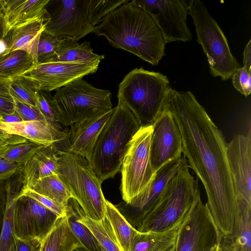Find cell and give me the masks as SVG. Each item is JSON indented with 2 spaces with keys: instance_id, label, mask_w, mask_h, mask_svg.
Returning a JSON list of instances; mask_svg holds the SVG:
<instances>
[{
  "instance_id": "obj_1",
  "label": "cell",
  "mask_w": 251,
  "mask_h": 251,
  "mask_svg": "<svg viewBox=\"0 0 251 251\" xmlns=\"http://www.w3.org/2000/svg\"><path fill=\"white\" fill-rule=\"evenodd\" d=\"M165 107L180 131L184 157L205 188L206 204L220 234L230 233L238 204L224 136L190 91L171 87Z\"/></svg>"
},
{
  "instance_id": "obj_2",
  "label": "cell",
  "mask_w": 251,
  "mask_h": 251,
  "mask_svg": "<svg viewBox=\"0 0 251 251\" xmlns=\"http://www.w3.org/2000/svg\"><path fill=\"white\" fill-rule=\"evenodd\" d=\"M104 36L113 47L157 65L165 55L166 43L151 16L131 3H125L106 15L93 32Z\"/></svg>"
},
{
  "instance_id": "obj_3",
  "label": "cell",
  "mask_w": 251,
  "mask_h": 251,
  "mask_svg": "<svg viewBox=\"0 0 251 251\" xmlns=\"http://www.w3.org/2000/svg\"><path fill=\"white\" fill-rule=\"evenodd\" d=\"M141 127L131 110L118 100L97 139L89 161L101 183L120 172L128 144Z\"/></svg>"
},
{
  "instance_id": "obj_4",
  "label": "cell",
  "mask_w": 251,
  "mask_h": 251,
  "mask_svg": "<svg viewBox=\"0 0 251 251\" xmlns=\"http://www.w3.org/2000/svg\"><path fill=\"white\" fill-rule=\"evenodd\" d=\"M128 0H50L45 31L78 41L93 32L103 18Z\"/></svg>"
},
{
  "instance_id": "obj_5",
  "label": "cell",
  "mask_w": 251,
  "mask_h": 251,
  "mask_svg": "<svg viewBox=\"0 0 251 251\" xmlns=\"http://www.w3.org/2000/svg\"><path fill=\"white\" fill-rule=\"evenodd\" d=\"M170 87L166 75L135 68L119 84L118 99L133 113L141 126L146 127L152 126L164 109Z\"/></svg>"
},
{
  "instance_id": "obj_6",
  "label": "cell",
  "mask_w": 251,
  "mask_h": 251,
  "mask_svg": "<svg viewBox=\"0 0 251 251\" xmlns=\"http://www.w3.org/2000/svg\"><path fill=\"white\" fill-rule=\"evenodd\" d=\"M57 175L82 209L85 215L94 221L105 215V199L100 180L89 161L67 150L58 152Z\"/></svg>"
},
{
  "instance_id": "obj_7",
  "label": "cell",
  "mask_w": 251,
  "mask_h": 251,
  "mask_svg": "<svg viewBox=\"0 0 251 251\" xmlns=\"http://www.w3.org/2000/svg\"><path fill=\"white\" fill-rule=\"evenodd\" d=\"M188 11L195 26L197 41L206 56L211 75L220 76L222 80L230 78L242 66L232 54L223 31L202 1L188 0Z\"/></svg>"
},
{
  "instance_id": "obj_8",
  "label": "cell",
  "mask_w": 251,
  "mask_h": 251,
  "mask_svg": "<svg viewBox=\"0 0 251 251\" xmlns=\"http://www.w3.org/2000/svg\"><path fill=\"white\" fill-rule=\"evenodd\" d=\"M199 190L198 179H194L187 163L174 176L162 200L137 230L161 231L169 228L190 210Z\"/></svg>"
},
{
  "instance_id": "obj_9",
  "label": "cell",
  "mask_w": 251,
  "mask_h": 251,
  "mask_svg": "<svg viewBox=\"0 0 251 251\" xmlns=\"http://www.w3.org/2000/svg\"><path fill=\"white\" fill-rule=\"evenodd\" d=\"M53 99L64 126L113 108L110 91L96 88L82 78L56 90Z\"/></svg>"
},
{
  "instance_id": "obj_10",
  "label": "cell",
  "mask_w": 251,
  "mask_h": 251,
  "mask_svg": "<svg viewBox=\"0 0 251 251\" xmlns=\"http://www.w3.org/2000/svg\"><path fill=\"white\" fill-rule=\"evenodd\" d=\"M152 131V126L141 127L130 141L125 153L120 170V191L125 202H129L142 193L155 176L150 158Z\"/></svg>"
},
{
  "instance_id": "obj_11",
  "label": "cell",
  "mask_w": 251,
  "mask_h": 251,
  "mask_svg": "<svg viewBox=\"0 0 251 251\" xmlns=\"http://www.w3.org/2000/svg\"><path fill=\"white\" fill-rule=\"evenodd\" d=\"M187 163L186 159L182 156L169 162L157 171L151 182L142 193L129 202L122 201L116 207L137 229L162 200L174 176Z\"/></svg>"
},
{
  "instance_id": "obj_12",
  "label": "cell",
  "mask_w": 251,
  "mask_h": 251,
  "mask_svg": "<svg viewBox=\"0 0 251 251\" xmlns=\"http://www.w3.org/2000/svg\"><path fill=\"white\" fill-rule=\"evenodd\" d=\"M220 237L208 207L201 200L199 190L179 227L175 251H212L219 243Z\"/></svg>"
},
{
  "instance_id": "obj_13",
  "label": "cell",
  "mask_w": 251,
  "mask_h": 251,
  "mask_svg": "<svg viewBox=\"0 0 251 251\" xmlns=\"http://www.w3.org/2000/svg\"><path fill=\"white\" fill-rule=\"evenodd\" d=\"M131 3L142 8L153 18L166 43L188 42L192 39L186 24L188 1L184 0H133Z\"/></svg>"
},
{
  "instance_id": "obj_14",
  "label": "cell",
  "mask_w": 251,
  "mask_h": 251,
  "mask_svg": "<svg viewBox=\"0 0 251 251\" xmlns=\"http://www.w3.org/2000/svg\"><path fill=\"white\" fill-rule=\"evenodd\" d=\"M59 218L34 199L18 195L13 214V234L21 239L41 241Z\"/></svg>"
},
{
  "instance_id": "obj_15",
  "label": "cell",
  "mask_w": 251,
  "mask_h": 251,
  "mask_svg": "<svg viewBox=\"0 0 251 251\" xmlns=\"http://www.w3.org/2000/svg\"><path fill=\"white\" fill-rule=\"evenodd\" d=\"M101 60L89 63L52 62L35 65L20 75L29 80L37 91L50 92L84 76L95 73Z\"/></svg>"
},
{
  "instance_id": "obj_16",
  "label": "cell",
  "mask_w": 251,
  "mask_h": 251,
  "mask_svg": "<svg viewBox=\"0 0 251 251\" xmlns=\"http://www.w3.org/2000/svg\"><path fill=\"white\" fill-rule=\"evenodd\" d=\"M251 123L248 119L244 133L226 143V156L238 201L251 204Z\"/></svg>"
},
{
  "instance_id": "obj_17",
  "label": "cell",
  "mask_w": 251,
  "mask_h": 251,
  "mask_svg": "<svg viewBox=\"0 0 251 251\" xmlns=\"http://www.w3.org/2000/svg\"><path fill=\"white\" fill-rule=\"evenodd\" d=\"M152 126L150 158L156 173L169 162L182 156V138L173 115L166 107Z\"/></svg>"
},
{
  "instance_id": "obj_18",
  "label": "cell",
  "mask_w": 251,
  "mask_h": 251,
  "mask_svg": "<svg viewBox=\"0 0 251 251\" xmlns=\"http://www.w3.org/2000/svg\"><path fill=\"white\" fill-rule=\"evenodd\" d=\"M114 108L85 118L71 126L67 132L68 150L90 161L97 139Z\"/></svg>"
},
{
  "instance_id": "obj_19",
  "label": "cell",
  "mask_w": 251,
  "mask_h": 251,
  "mask_svg": "<svg viewBox=\"0 0 251 251\" xmlns=\"http://www.w3.org/2000/svg\"><path fill=\"white\" fill-rule=\"evenodd\" d=\"M50 0H0L2 39L12 29L44 19H49L47 6Z\"/></svg>"
},
{
  "instance_id": "obj_20",
  "label": "cell",
  "mask_w": 251,
  "mask_h": 251,
  "mask_svg": "<svg viewBox=\"0 0 251 251\" xmlns=\"http://www.w3.org/2000/svg\"><path fill=\"white\" fill-rule=\"evenodd\" d=\"M62 125L43 121H21L2 123V129L7 134L22 136L42 145L55 144L57 147L67 142V131Z\"/></svg>"
},
{
  "instance_id": "obj_21",
  "label": "cell",
  "mask_w": 251,
  "mask_h": 251,
  "mask_svg": "<svg viewBox=\"0 0 251 251\" xmlns=\"http://www.w3.org/2000/svg\"><path fill=\"white\" fill-rule=\"evenodd\" d=\"M59 151L55 144L40 147L21 169L22 188H31L39 179L57 174Z\"/></svg>"
},
{
  "instance_id": "obj_22",
  "label": "cell",
  "mask_w": 251,
  "mask_h": 251,
  "mask_svg": "<svg viewBox=\"0 0 251 251\" xmlns=\"http://www.w3.org/2000/svg\"><path fill=\"white\" fill-rule=\"evenodd\" d=\"M238 213L232 232L220 235L222 251H251V204L237 202Z\"/></svg>"
},
{
  "instance_id": "obj_23",
  "label": "cell",
  "mask_w": 251,
  "mask_h": 251,
  "mask_svg": "<svg viewBox=\"0 0 251 251\" xmlns=\"http://www.w3.org/2000/svg\"><path fill=\"white\" fill-rule=\"evenodd\" d=\"M48 20L34 21L11 30L3 38L6 43V49L3 54L16 50H23L33 58L36 65L39 38Z\"/></svg>"
},
{
  "instance_id": "obj_24",
  "label": "cell",
  "mask_w": 251,
  "mask_h": 251,
  "mask_svg": "<svg viewBox=\"0 0 251 251\" xmlns=\"http://www.w3.org/2000/svg\"><path fill=\"white\" fill-rule=\"evenodd\" d=\"M188 211L173 226L165 230L139 231L136 229L132 237L130 251L170 250L176 245L179 227Z\"/></svg>"
},
{
  "instance_id": "obj_25",
  "label": "cell",
  "mask_w": 251,
  "mask_h": 251,
  "mask_svg": "<svg viewBox=\"0 0 251 251\" xmlns=\"http://www.w3.org/2000/svg\"><path fill=\"white\" fill-rule=\"evenodd\" d=\"M80 248L83 247L72 231L66 216L58 219L36 251H74Z\"/></svg>"
},
{
  "instance_id": "obj_26",
  "label": "cell",
  "mask_w": 251,
  "mask_h": 251,
  "mask_svg": "<svg viewBox=\"0 0 251 251\" xmlns=\"http://www.w3.org/2000/svg\"><path fill=\"white\" fill-rule=\"evenodd\" d=\"M104 218L112 235L123 251H130L134 228L115 205L105 199Z\"/></svg>"
},
{
  "instance_id": "obj_27",
  "label": "cell",
  "mask_w": 251,
  "mask_h": 251,
  "mask_svg": "<svg viewBox=\"0 0 251 251\" xmlns=\"http://www.w3.org/2000/svg\"><path fill=\"white\" fill-rule=\"evenodd\" d=\"M104 58V55L93 52L89 42L84 41L80 44L74 39L62 38L51 62L89 63Z\"/></svg>"
},
{
  "instance_id": "obj_28",
  "label": "cell",
  "mask_w": 251,
  "mask_h": 251,
  "mask_svg": "<svg viewBox=\"0 0 251 251\" xmlns=\"http://www.w3.org/2000/svg\"><path fill=\"white\" fill-rule=\"evenodd\" d=\"M69 226L77 239L87 251H101L99 243L90 230L78 221L82 209L73 198L69 200L66 206Z\"/></svg>"
},
{
  "instance_id": "obj_29",
  "label": "cell",
  "mask_w": 251,
  "mask_h": 251,
  "mask_svg": "<svg viewBox=\"0 0 251 251\" xmlns=\"http://www.w3.org/2000/svg\"><path fill=\"white\" fill-rule=\"evenodd\" d=\"M35 65L27 52L16 50L0 55V75L9 78L20 76Z\"/></svg>"
},
{
  "instance_id": "obj_30",
  "label": "cell",
  "mask_w": 251,
  "mask_h": 251,
  "mask_svg": "<svg viewBox=\"0 0 251 251\" xmlns=\"http://www.w3.org/2000/svg\"><path fill=\"white\" fill-rule=\"evenodd\" d=\"M30 189L66 207L70 199L73 198L57 174L39 179Z\"/></svg>"
},
{
  "instance_id": "obj_31",
  "label": "cell",
  "mask_w": 251,
  "mask_h": 251,
  "mask_svg": "<svg viewBox=\"0 0 251 251\" xmlns=\"http://www.w3.org/2000/svg\"><path fill=\"white\" fill-rule=\"evenodd\" d=\"M78 221L92 232L101 251H123L115 240L104 217L101 221H94L87 217L82 210Z\"/></svg>"
},
{
  "instance_id": "obj_32",
  "label": "cell",
  "mask_w": 251,
  "mask_h": 251,
  "mask_svg": "<svg viewBox=\"0 0 251 251\" xmlns=\"http://www.w3.org/2000/svg\"><path fill=\"white\" fill-rule=\"evenodd\" d=\"M10 93L12 98L21 102L36 106L37 90L32 83L22 76L11 79Z\"/></svg>"
},
{
  "instance_id": "obj_33",
  "label": "cell",
  "mask_w": 251,
  "mask_h": 251,
  "mask_svg": "<svg viewBox=\"0 0 251 251\" xmlns=\"http://www.w3.org/2000/svg\"><path fill=\"white\" fill-rule=\"evenodd\" d=\"M42 145L27 140L10 147L0 156L20 164L22 167L32 157Z\"/></svg>"
},
{
  "instance_id": "obj_34",
  "label": "cell",
  "mask_w": 251,
  "mask_h": 251,
  "mask_svg": "<svg viewBox=\"0 0 251 251\" xmlns=\"http://www.w3.org/2000/svg\"><path fill=\"white\" fill-rule=\"evenodd\" d=\"M20 184H22L20 170L11 178L0 180V234L8 202L13 201L19 194L17 186Z\"/></svg>"
},
{
  "instance_id": "obj_35",
  "label": "cell",
  "mask_w": 251,
  "mask_h": 251,
  "mask_svg": "<svg viewBox=\"0 0 251 251\" xmlns=\"http://www.w3.org/2000/svg\"><path fill=\"white\" fill-rule=\"evenodd\" d=\"M62 38L56 37L44 30L41 34L37 52V64L51 62Z\"/></svg>"
},
{
  "instance_id": "obj_36",
  "label": "cell",
  "mask_w": 251,
  "mask_h": 251,
  "mask_svg": "<svg viewBox=\"0 0 251 251\" xmlns=\"http://www.w3.org/2000/svg\"><path fill=\"white\" fill-rule=\"evenodd\" d=\"M15 199L8 202L0 234V251H10L15 246L13 236V214Z\"/></svg>"
},
{
  "instance_id": "obj_37",
  "label": "cell",
  "mask_w": 251,
  "mask_h": 251,
  "mask_svg": "<svg viewBox=\"0 0 251 251\" xmlns=\"http://www.w3.org/2000/svg\"><path fill=\"white\" fill-rule=\"evenodd\" d=\"M36 106L49 123L56 125H61L59 114L53 96L50 95V92L37 91Z\"/></svg>"
},
{
  "instance_id": "obj_38",
  "label": "cell",
  "mask_w": 251,
  "mask_h": 251,
  "mask_svg": "<svg viewBox=\"0 0 251 251\" xmlns=\"http://www.w3.org/2000/svg\"><path fill=\"white\" fill-rule=\"evenodd\" d=\"M11 79L0 75V117L3 118L15 112L14 100L9 91Z\"/></svg>"
},
{
  "instance_id": "obj_39",
  "label": "cell",
  "mask_w": 251,
  "mask_h": 251,
  "mask_svg": "<svg viewBox=\"0 0 251 251\" xmlns=\"http://www.w3.org/2000/svg\"><path fill=\"white\" fill-rule=\"evenodd\" d=\"M19 195L27 196L34 199L45 207L53 212L59 217H63L67 216L66 206L35 192L30 188H22Z\"/></svg>"
},
{
  "instance_id": "obj_40",
  "label": "cell",
  "mask_w": 251,
  "mask_h": 251,
  "mask_svg": "<svg viewBox=\"0 0 251 251\" xmlns=\"http://www.w3.org/2000/svg\"><path fill=\"white\" fill-rule=\"evenodd\" d=\"M13 100L15 112L22 121H38L48 122L37 106L23 103L14 99Z\"/></svg>"
},
{
  "instance_id": "obj_41",
  "label": "cell",
  "mask_w": 251,
  "mask_h": 251,
  "mask_svg": "<svg viewBox=\"0 0 251 251\" xmlns=\"http://www.w3.org/2000/svg\"><path fill=\"white\" fill-rule=\"evenodd\" d=\"M234 87L242 94L248 97L251 92V72L243 66L236 70L231 77Z\"/></svg>"
},
{
  "instance_id": "obj_42",
  "label": "cell",
  "mask_w": 251,
  "mask_h": 251,
  "mask_svg": "<svg viewBox=\"0 0 251 251\" xmlns=\"http://www.w3.org/2000/svg\"><path fill=\"white\" fill-rule=\"evenodd\" d=\"M22 167L20 164L6 160L0 155V180L11 178Z\"/></svg>"
},
{
  "instance_id": "obj_43",
  "label": "cell",
  "mask_w": 251,
  "mask_h": 251,
  "mask_svg": "<svg viewBox=\"0 0 251 251\" xmlns=\"http://www.w3.org/2000/svg\"><path fill=\"white\" fill-rule=\"evenodd\" d=\"M25 138L17 135L7 134L0 136V155L13 145L25 142Z\"/></svg>"
},
{
  "instance_id": "obj_44",
  "label": "cell",
  "mask_w": 251,
  "mask_h": 251,
  "mask_svg": "<svg viewBox=\"0 0 251 251\" xmlns=\"http://www.w3.org/2000/svg\"><path fill=\"white\" fill-rule=\"evenodd\" d=\"M14 236L15 251H36L40 241L20 239Z\"/></svg>"
},
{
  "instance_id": "obj_45",
  "label": "cell",
  "mask_w": 251,
  "mask_h": 251,
  "mask_svg": "<svg viewBox=\"0 0 251 251\" xmlns=\"http://www.w3.org/2000/svg\"><path fill=\"white\" fill-rule=\"evenodd\" d=\"M243 67L249 72H251V39L245 47L243 52Z\"/></svg>"
},
{
  "instance_id": "obj_46",
  "label": "cell",
  "mask_w": 251,
  "mask_h": 251,
  "mask_svg": "<svg viewBox=\"0 0 251 251\" xmlns=\"http://www.w3.org/2000/svg\"><path fill=\"white\" fill-rule=\"evenodd\" d=\"M6 49V43L4 39L0 38V55L3 54Z\"/></svg>"
},
{
  "instance_id": "obj_47",
  "label": "cell",
  "mask_w": 251,
  "mask_h": 251,
  "mask_svg": "<svg viewBox=\"0 0 251 251\" xmlns=\"http://www.w3.org/2000/svg\"><path fill=\"white\" fill-rule=\"evenodd\" d=\"M3 35V25L2 21V17L0 12V38H2Z\"/></svg>"
},
{
  "instance_id": "obj_48",
  "label": "cell",
  "mask_w": 251,
  "mask_h": 251,
  "mask_svg": "<svg viewBox=\"0 0 251 251\" xmlns=\"http://www.w3.org/2000/svg\"><path fill=\"white\" fill-rule=\"evenodd\" d=\"M212 251H222L219 243L216 244L212 248Z\"/></svg>"
},
{
  "instance_id": "obj_49",
  "label": "cell",
  "mask_w": 251,
  "mask_h": 251,
  "mask_svg": "<svg viewBox=\"0 0 251 251\" xmlns=\"http://www.w3.org/2000/svg\"><path fill=\"white\" fill-rule=\"evenodd\" d=\"M3 122H4V119L3 118L0 117V129H2V123Z\"/></svg>"
},
{
  "instance_id": "obj_50",
  "label": "cell",
  "mask_w": 251,
  "mask_h": 251,
  "mask_svg": "<svg viewBox=\"0 0 251 251\" xmlns=\"http://www.w3.org/2000/svg\"><path fill=\"white\" fill-rule=\"evenodd\" d=\"M74 251H87L86 250H85L83 248H77L74 250Z\"/></svg>"
},
{
  "instance_id": "obj_51",
  "label": "cell",
  "mask_w": 251,
  "mask_h": 251,
  "mask_svg": "<svg viewBox=\"0 0 251 251\" xmlns=\"http://www.w3.org/2000/svg\"><path fill=\"white\" fill-rule=\"evenodd\" d=\"M7 134L3 130L0 129V136H3Z\"/></svg>"
},
{
  "instance_id": "obj_52",
  "label": "cell",
  "mask_w": 251,
  "mask_h": 251,
  "mask_svg": "<svg viewBox=\"0 0 251 251\" xmlns=\"http://www.w3.org/2000/svg\"><path fill=\"white\" fill-rule=\"evenodd\" d=\"M169 251H175V246L173 247Z\"/></svg>"
},
{
  "instance_id": "obj_53",
  "label": "cell",
  "mask_w": 251,
  "mask_h": 251,
  "mask_svg": "<svg viewBox=\"0 0 251 251\" xmlns=\"http://www.w3.org/2000/svg\"><path fill=\"white\" fill-rule=\"evenodd\" d=\"M10 251H15V246L14 247H13L11 250H10Z\"/></svg>"
}]
</instances>
